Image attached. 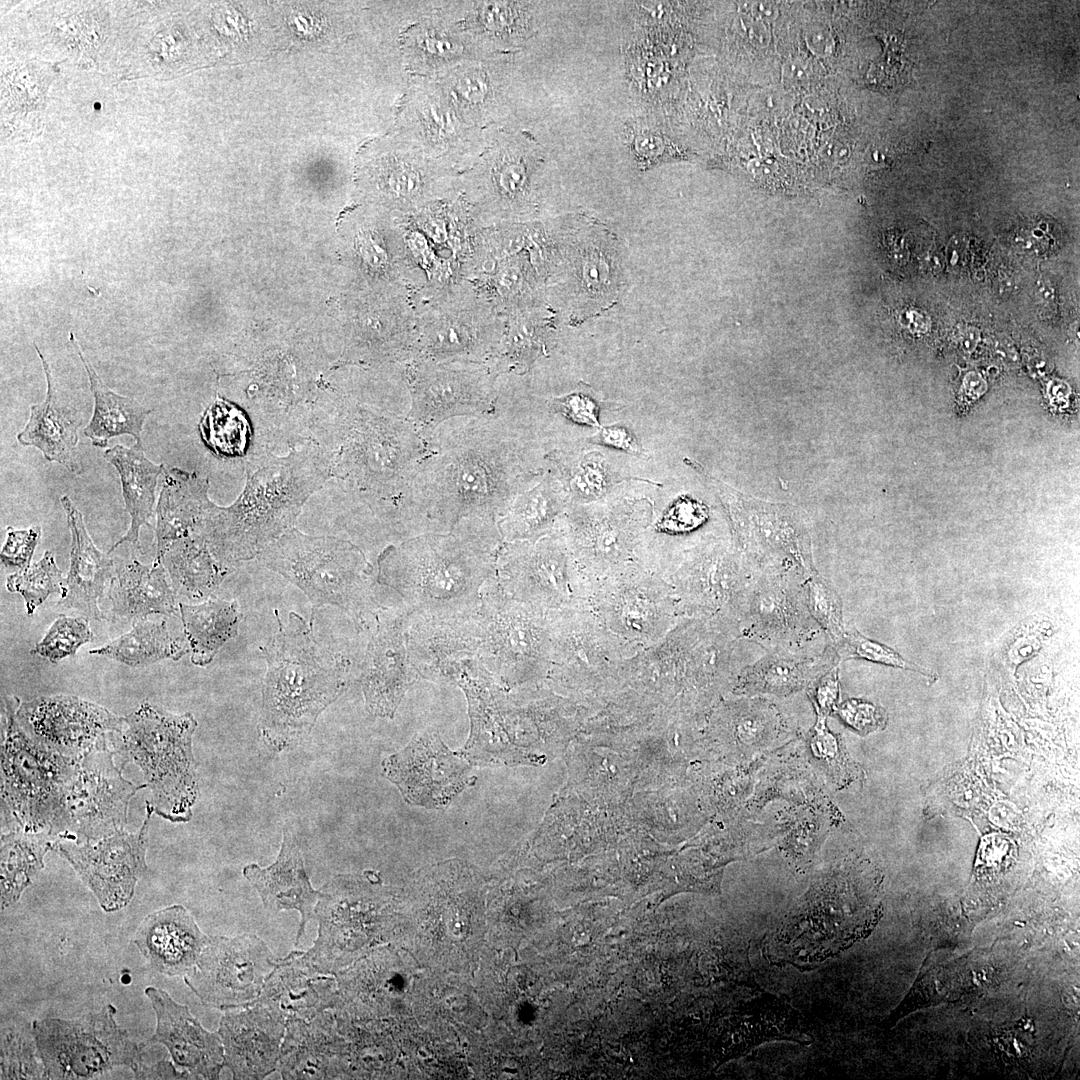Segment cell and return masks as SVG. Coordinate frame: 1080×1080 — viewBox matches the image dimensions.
<instances>
[{"instance_id": "obj_55", "label": "cell", "mask_w": 1080, "mask_h": 1080, "mask_svg": "<svg viewBox=\"0 0 1080 1080\" xmlns=\"http://www.w3.org/2000/svg\"><path fill=\"white\" fill-rule=\"evenodd\" d=\"M7 539L0 553L1 563L5 567H16L24 571L30 567L33 553L41 538V527L32 526L24 530L6 528Z\"/></svg>"}, {"instance_id": "obj_53", "label": "cell", "mask_w": 1080, "mask_h": 1080, "mask_svg": "<svg viewBox=\"0 0 1080 1080\" xmlns=\"http://www.w3.org/2000/svg\"><path fill=\"white\" fill-rule=\"evenodd\" d=\"M838 659L862 658L890 666L918 670L917 666L904 660L891 648L868 639L855 629H845L844 633L832 643Z\"/></svg>"}, {"instance_id": "obj_27", "label": "cell", "mask_w": 1080, "mask_h": 1080, "mask_svg": "<svg viewBox=\"0 0 1080 1080\" xmlns=\"http://www.w3.org/2000/svg\"><path fill=\"white\" fill-rule=\"evenodd\" d=\"M410 616L411 611L400 602L383 606L368 631L359 679L366 709L373 716L392 718L405 692L419 677L408 653Z\"/></svg>"}, {"instance_id": "obj_23", "label": "cell", "mask_w": 1080, "mask_h": 1080, "mask_svg": "<svg viewBox=\"0 0 1080 1080\" xmlns=\"http://www.w3.org/2000/svg\"><path fill=\"white\" fill-rule=\"evenodd\" d=\"M16 717L24 731L43 747L79 760L101 748L124 725L106 708L73 695L40 696L20 703Z\"/></svg>"}, {"instance_id": "obj_10", "label": "cell", "mask_w": 1080, "mask_h": 1080, "mask_svg": "<svg viewBox=\"0 0 1080 1080\" xmlns=\"http://www.w3.org/2000/svg\"><path fill=\"white\" fill-rule=\"evenodd\" d=\"M19 704L15 696L2 704V805L12 828L49 831L58 838L64 795L78 760L34 741L17 720Z\"/></svg>"}, {"instance_id": "obj_43", "label": "cell", "mask_w": 1080, "mask_h": 1080, "mask_svg": "<svg viewBox=\"0 0 1080 1080\" xmlns=\"http://www.w3.org/2000/svg\"><path fill=\"white\" fill-rule=\"evenodd\" d=\"M70 341L87 372L94 397L93 414L84 428V435L93 446L100 448L106 447L111 438L120 435H130L136 442H141L144 422L152 410L133 398L112 391L87 361L72 332Z\"/></svg>"}, {"instance_id": "obj_6", "label": "cell", "mask_w": 1080, "mask_h": 1080, "mask_svg": "<svg viewBox=\"0 0 1080 1080\" xmlns=\"http://www.w3.org/2000/svg\"><path fill=\"white\" fill-rule=\"evenodd\" d=\"M308 598L315 611L336 606L350 617L358 633H367L384 606L376 595V566L354 542L334 536L308 535L292 528L257 558Z\"/></svg>"}, {"instance_id": "obj_50", "label": "cell", "mask_w": 1080, "mask_h": 1080, "mask_svg": "<svg viewBox=\"0 0 1080 1080\" xmlns=\"http://www.w3.org/2000/svg\"><path fill=\"white\" fill-rule=\"evenodd\" d=\"M92 639L93 633L87 618L61 614L31 653L45 657L55 664L66 657L74 656L80 646Z\"/></svg>"}, {"instance_id": "obj_16", "label": "cell", "mask_w": 1080, "mask_h": 1080, "mask_svg": "<svg viewBox=\"0 0 1080 1080\" xmlns=\"http://www.w3.org/2000/svg\"><path fill=\"white\" fill-rule=\"evenodd\" d=\"M756 571L733 541L707 537L687 548L665 579L672 586L683 619H719L736 630L740 607Z\"/></svg>"}, {"instance_id": "obj_2", "label": "cell", "mask_w": 1080, "mask_h": 1080, "mask_svg": "<svg viewBox=\"0 0 1080 1080\" xmlns=\"http://www.w3.org/2000/svg\"><path fill=\"white\" fill-rule=\"evenodd\" d=\"M429 453L405 497L415 536L466 519L498 522L544 471L534 442L496 415L459 417L426 430Z\"/></svg>"}, {"instance_id": "obj_9", "label": "cell", "mask_w": 1080, "mask_h": 1080, "mask_svg": "<svg viewBox=\"0 0 1080 1080\" xmlns=\"http://www.w3.org/2000/svg\"><path fill=\"white\" fill-rule=\"evenodd\" d=\"M552 615L504 594L491 579L469 612L474 658L507 689L545 681Z\"/></svg>"}, {"instance_id": "obj_25", "label": "cell", "mask_w": 1080, "mask_h": 1080, "mask_svg": "<svg viewBox=\"0 0 1080 1080\" xmlns=\"http://www.w3.org/2000/svg\"><path fill=\"white\" fill-rule=\"evenodd\" d=\"M382 775L395 784L405 801L427 809H444L473 785L470 765L451 751L431 729L417 733L401 751L386 757Z\"/></svg>"}, {"instance_id": "obj_12", "label": "cell", "mask_w": 1080, "mask_h": 1080, "mask_svg": "<svg viewBox=\"0 0 1080 1080\" xmlns=\"http://www.w3.org/2000/svg\"><path fill=\"white\" fill-rule=\"evenodd\" d=\"M107 1004L78 1018H44L32 1022L48 1079H93L116 1067L134 1074L147 1062L145 1042L132 1041Z\"/></svg>"}, {"instance_id": "obj_38", "label": "cell", "mask_w": 1080, "mask_h": 1080, "mask_svg": "<svg viewBox=\"0 0 1080 1080\" xmlns=\"http://www.w3.org/2000/svg\"><path fill=\"white\" fill-rule=\"evenodd\" d=\"M163 563L144 565L133 559L116 566L108 588L111 615L120 621L147 619L148 615H176L179 604Z\"/></svg>"}, {"instance_id": "obj_62", "label": "cell", "mask_w": 1080, "mask_h": 1080, "mask_svg": "<svg viewBox=\"0 0 1080 1080\" xmlns=\"http://www.w3.org/2000/svg\"><path fill=\"white\" fill-rule=\"evenodd\" d=\"M1064 1000H1065V1003H1066L1067 1007L1073 1008V1009L1077 1008L1079 1006V990H1078V988L1077 987L1076 988L1072 987V988L1068 989L1066 991V993L1064 994Z\"/></svg>"}, {"instance_id": "obj_19", "label": "cell", "mask_w": 1080, "mask_h": 1080, "mask_svg": "<svg viewBox=\"0 0 1080 1080\" xmlns=\"http://www.w3.org/2000/svg\"><path fill=\"white\" fill-rule=\"evenodd\" d=\"M409 418L431 430L459 417L494 415L498 375L488 363L412 361L405 365Z\"/></svg>"}, {"instance_id": "obj_51", "label": "cell", "mask_w": 1080, "mask_h": 1080, "mask_svg": "<svg viewBox=\"0 0 1080 1080\" xmlns=\"http://www.w3.org/2000/svg\"><path fill=\"white\" fill-rule=\"evenodd\" d=\"M805 593L809 611L831 640L844 633L842 602L834 587L817 573L806 577Z\"/></svg>"}, {"instance_id": "obj_58", "label": "cell", "mask_w": 1080, "mask_h": 1080, "mask_svg": "<svg viewBox=\"0 0 1080 1080\" xmlns=\"http://www.w3.org/2000/svg\"><path fill=\"white\" fill-rule=\"evenodd\" d=\"M809 694L820 716H827L837 708L840 694L838 667L835 665L809 684Z\"/></svg>"}, {"instance_id": "obj_56", "label": "cell", "mask_w": 1080, "mask_h": 1080, "mask_svg": "<svg viewBox=\"0 0 1080 1080\" xmlns=\"http://www.w3.org/2000/svg\"><path fill=\"white\" fill-rule=\"evenodd\" d=\"M631 147L639 164L646 168L673 156V145L665 134L652 128H633Z\"/></svg>"}, {"instance_id": "obj_52", "label": "cell", "mask_w": 1080, "mask_h": 1080, "mask_svg": "<svg viewBox=\"0 0 1080 1080\" xmlns=\"http://www.w3.org/2000/svg\"><path fill=\"white\" fill-rule=\"evenodd\" d=\"M709 517L708 508L701 502L682 496L670 504L657 519H653L647 537H677L701 527Z\"/></svg>"}, {"instance_id": "obj_4", "label": "cell", "mask_w": 1080, "mask_h": 1080, "mask_svg": "<svg viewBox=\"0 0 1080 1080\" xmlns=\"http://www.w3.org/2000/svg\"><path fill=\"white\" fill-rule=\"evenodd\" d=\"M329 479L328 461L311 439L285 456L253 455L242 492L229 506L214 504L196 534L224 563L257 558L294 528L306 501Z\"/></svg>"}, {"instance_id": "obj_20", "label": "cell", "mask_w": 1080, "mask_h": 1080, "mask_svg": "<svg viewBox=\"0 0 1080 1080\" xmlns=\"http://www.w3.org/2000/svg\"><path fill=\"white\" fill-rule=\"evenodd\" d=\"M637 650L608 630L589 607L553 613L545 682L564 690L605 686Z\"/></svg>"}, {"instance_id": "obj_15", "label": "cell", "mask_w": 1080, "mask_h": 1080, "mask_svg": "<svg viewBox=\"0 0 1080 1080\" xmlns=\"http://www.w3.org/2000/svg\"><path fill=\"white\" fill-rule=\"evenodd\" d=\"M803 571L794 565L757 569L743 599L737 621L738 639L769 652L818 653L822 628L806 600Z\"/></svg>"}, {"instance_id": "obj_11", "label": "cell", "mask_w": 1080, "mask_h": 1080, "mask_svg": "<svg viewBox=\"0 0 1080 1080\" xmlns=\"http://www.w3.org/2000/svg\"><path fill=\"white\" fill-rule=\"evenodd\" d=\"M411 295L417 317L412 361L491 362L504 318L469 281Z\"/></svg>"}, {"instance_id": "obj_21", "label": "cell", "mask_w": 1080, "mask_h": 1080, "mask_svg": "<svg viewBox=\"0 0 1080 1080\" xmlns=\"http://www.w3.org/2000/svg\"><path fill=\"white\" fill-rule=\"evenodd\" d=\"M279 957L258 936L209 937L185 984L207 1006L226 1011L253 1004Z\"/></svg>"}, {"instance_id": "obj_49", "label": "cell", "mask_w": 1080, "mask_h": 1080, "mask_svg": "<svg viewBox=\"0 0 1080 1080\" xmlns=\"http://www.w3.org/2000/svg\"><path fill=\"white\" fill-rule=\"evenodd\" d=\"M65 578L57 567L54 555L45 551L42 558L24 571L10 574L6 579V588L13 593L22 595L27 615H33L36 608L42 604L49 595L65 594Z\"/></svg>"}, {"instance_id": "obj_57", "label": "cell", "mask_w": 1080, "mask_h": 1080, "mask_svg": "<svg viewBox=\"0 0 1080 1080\" xmlns=\"http://www.w3.org/2000/svg\"><path fill=\"white\" fill-rule=\"evenodd\" d=\"M839 717L862 734H868L885 726V712L867 702L849 699L836 708Z\"/></svg>"}, {"instance_id": "obj_29", "label": "cell", "mask_w": 1080, "mask_h": 1080, "mask_svg": "<svg viewBox=\"0 0 1080 1080\" xmlns=\"http://www.w3.org/2000/svg\"><path fill=\"white\" fill-rule=\"evenodd\" d=\"M285 1030L286 1021L262 1004L226 1010L217 1032L232 1078L260 1080L277 1071Z\"/></svg>"}, {"instance_id": "obj_8", "label": "cell", "mask_w": 1080, "mask_h": 1080, "mask_svg": "<svg viewBox=\"0 0 1080 1080\" xmlns=\"http://www.w3.org/2000/svg\"><path fill=\"white\" fill-rule=\"evenodd\" d=\"M546 225L548 304L554 311L566 308L571 322L607 310L623 285L615 236L585 217L572 216Z\"/></svg>"}, {"instance_id": "obj_47", "label": "cell", "mask_w": 1080, "mask_h": 1080, "mask_svg": "<svg viewBox=\"0 0 1080 1080\" xmlns=\"http://www.w3.org/2000/svg\"><path fill=\"white\" fill-rule=\"evenodd\" d=\"M188 652V643L171 636L165 620L155 622L148 619L133 622L129 632L89 651L90 654L108 657L130 667L145 666L163 659L176 661Z\"/></svg>"}, {"instance_id": "obj_28", "label": "cell", "mask_w": 1080, "mask_h": 1080, "mask_svg": "<svg viewBox=\"0 0 1080 1080\" xmlns=\"http://www.w3.org/2000/svg\"><path fill=\"white\" fill-rule=\"evenodd\" d=\"M144 993L156 1016L155 1032L145 1044L165 1046L170 1060L186 1079H219L225 1065L218 1032L205 1029L186 1005L165 990L148 986Z\"/></svg>"}, {"instance_id": "obj_39", "label": "cell", "mask_w": 1080, "mask_h": 1080, "mask_svg": "<svg viewBox=\"0 0 1080 1080\" xmlns=\"http://www.w3.org/2000/svg\"><path fill=\"white\" fill-rule=\"evenodd\" d=\"M837 661L833 648L809 654L772 651L737 670L731 682L737 694L788 695L809 685Z\"/></svg>"}, {"instance_id": "obj_14", "label": "cell", "mask_w": 1080, "mask_h": 1080, "mask_svg": "<svg viewBox=\"0 0 1080 1080\" xmlns=\"http://www.w3.org/2000/svg\"><path fill=\"white\" fill-rule=\"evenodd\" d=\"M493 582L504 594L549 613L589 607L593 586L559 525L533 541L502 542Z\"/></svg>"}, {"instance_id": "obj_45", "label": "cell", "mask_w": 1080, "mask_h": 1080, "mask_svg": "<svg viewBox=\"0 0 1080 1080\" xmlns=\"http://www.w3.org/2000/svg\"><path fill=\"white\" fill-rule=\"evenodd\" d=\"M544 468L562 484L569 504L603 501L623 480L599 452L575 454L554 448L544 455Z\"/></svg>"}, {"instance_id": "obj_64", "label": "cell", "mask_w": 1080, "mask_h": 1080, "mask_svg": "<svg viewBox=\"0 0 1080 1080\" xmlns=\"http://www.w3.org/2000/svg\"><path fill=\"white\" fill-rule=\"evenodd\" d=\"M976 333L977 332H973V330L965 333V336L963 337V346L965 349L972 350V348L976 345L978 339V337L974 338V335H976Z\"/></svg>"}, {"instance_id": "obj_44", "label": "cell", "mask_w": 1080, "mask_h": 1080, "mask_svg": "<svg viewBox=\"0 0 1080 1080\" xmlns=\"http://www.w3.org/2000/svg\"><path fill=\"white\" fill-rule=\"evenodd\" d=\"M179 611L195 666L210 664L219 649L238 635L242 613L236 600L209 598L198 604L179 603Z\"/></svg>"}, {"instance_id": "obj_1", "label": "cell", "mask_w": 1080, "mask_h": 1080, "mask_svg": "<svg viewBox=\"0 0 1080 1080\" xmlns=\"http://www.w3.org/2000/svg\"><path fill=\"white\" fill-rule=\"evenodd\" d=\"M409 410L407 382L380 401L328 397L317 401L308 431L328 461L330 479L388 545L414 537L405 497L429 453L426 430Z\"/></svg>"}, {"instance_id": "obj_17", "label": "cell", "mask_w": 1080, "mask_h": 1080, "mask_svg": "<svg viewBox=\"0 0 1080 1080\" xmlns=\"http://www.w3.org/2000/svg\"><path fill=\"white\" fill-rule=\"evenodd\" d=\"M589 608L637 651L660 642L683 620L671 584L641 565L594 583Z\"/></svg>"}, {"instance_id": "obj_5", "label": "cell", "mask_w": 1080, "mask_h": 1080, "mask_svg": "<svg viewBox=\"0 0 1080 1080\" xmlns=\"http://www.w3.org/2000/svg\"><path fill=\"white\" fill-rule=\"evenodd\" d=\"M274 614L277 631L260 647L267 670L257 730L269 749L281 752L299 744L319 715L344 693L354 663L317 641L313 621L290 612L283 623L277 609Z\"/></svg>"}, {"instance_id": "obj_7", "label": "cell", "mask_w": 1080, "mask_h": 1080, "mask_svg": "<svg viewBox=\"0 0 1080 1080\" xmlns=\"http://www.w3.org/2000/svg\"><path fill=\"white\" fill-rule=\"evenodd\" d=\"M197 721L144 701L124 717L112 739L114 752L136 764L152 793L154 812L173 823L187 822L199 796L192 737Z\"/></svg>"}, {"instance_id": "obj_63", "label": "cell", "mask_w": 1080, "mask_h": 1080, "mask_svg": "<svg viewBox=\"0 0 1080 1080\" xmlns=\"http://www.w3.org/2000/svg\"><path fill=\"white\" fill-rule=\"evenodd\" d=\"M995 350H996V353L999 354L1002 358L1008 359V360L1013 359L1014 352L1008 346H1006L1005 342L998 341L996 343Z\"/></svg>"}, {"instance_id": "obj_3", "label": "cell", "mask_w": 1080, "mask_h": 1080, "mask_svg": "<svg viewBox=\"0 0 1080 1080\" xmlns=\"http://www.w3.org/2000/svg\"><path fill=\"white\" fill-rule=\"evenodd\" d=\"M503 540L497 523L460 521L386 546L376 557V581L413 614L452 616L473 610L494 577Z\"/></svg>"}, {"instance_id": "obj_36", "label": "cell", "mask_w": 1080, "mask_h": 1080, "mask_svg": "<svg viewBox=\"0 0 1080 1080\" xmlns=\"http://www.w3.org/2000/svg\"><path fill=\"white\" fill-rule=\"evenodd\" d=\"M215 503L209 498V481L196 472L165 467L156 505V554L162 563L177 540L198 533Z\"/></svg>"}, {"instance_id": "obj_22", "label": "cell", "mask_w": 1080, "mask_h": 1080, "mask_svg": "<svg viewBox=\"0 0 1080 1080\" xmlns=\"http://www.w3.org/2000/svg\"><path fill=\"white\" fill-rule=\"evenodd\" d=\"M153 812L151 802H146L145 819L133 833L121 830L94 842L57 840L53 845V850L68 861L105 912L126 907L147 870V836Z\"/></svg>"}, {"instance_id": "obj_30", "label": "cell", "mask_w": 1080, "mask_h": 1080, "mask_svg": "<svg viewBox=\"0 0 1080 1080\" xmlns=\"http://www.w3.org/2000/svg\"><path fill=\"white\" fill-rule=\"evenodd\" d=\"M277 1071L282 1079H336L347 1075L345 1038L332 1009L286 1021Z\"/></svg>"}, {"instance_id": "obj_59", "label": "cell", "mask_w": 1080, "mask_h": 1080, "mask_svg": "<svg viewBox=\"0 0 1080 1080\" xmlns=\"http://www.w3.org/2000/svg\"><path fill=\"white\" fill-rule=\"evenodd\" d=\"M594 444L612 447L625 453L642 457L645 450L638 438L627 427L615 424L602 427L596 434L589 438Z\"/></svg>"}, {"instance_id": "obj_35", "label": "cell", "mask_w": 1080, "mask_h": 1080, "mask_svg": "<svg viewBox=\"0 0 1080 1080\" xmlns=\"http://www.w3.org/2000/svg\"><path fill=\"white\" fill-rule=\"evenodd\" d=\"M34 346L47 381L46 397L42 403L30 406L29 419L18 433L17 440L23 446L36 447L47 461L57 462L79 475L83 472L77 448L82 416L59 399L49 364L39 348Z\"/></svg>"}, {"instance_id": "obj_41", "label": "cell", "mask_w": 1080, "mask_h": 1080, "mask_svg": "<svg viewBox=\"0 0 1080 1080\" xmlns=\"http://www.w3.org/2000/svg\"><path fill=\"white\" fill-rule=\"evenodd\" d=\"M103 456L119 474L125 511L130 516L128 530L113 544L110 553L127 542L138 545L141 527H151L155 490L165 466L155 464L146 457L142 442H135L131 447L117 444L106 449Z\"/></svg>"}, {"instance_id": "obj_34", "label": "cell", "mask_w": 1080, "mask_h": 1080, "mask_svg": "<svg viewBox=\"0 0 1080 1080\" xmlns=\"http://www.w3.org/2000/svg\"><path fill=\"white\" fill-rule=\"evenodd\" d=\"M60 503L70 529L71 546L70 567L64 582L65 594L59 599L58 605L75 610L87 619L102 620L104 615L98 601L115 577L116 563L95 546L82 513L69 496H62Z\"/></svg>"}, {"instance_id": "obj_60", "label": "cell", "mask_w": 1080, "mask_h": 1080, "mask_svg": "<svg viewBox=\"0 0 1080 1080\" xmlns=\"http://www.w3.org/2000/svg\"><path fill=\"white\" fill-rule=\"evenodd\" d=\"M1014 845L1002 835H990L984 838L979 849V861L990 870H999L1011 860Z\"/></svg>"}, {"instance_id": "obj_61", "label": "cell", "mask_w": 1080, "mask_h": 1080, "mask_svg": "<svg viewBox=\"0 0 1080 1080\" xmlns=\"http://www.w3.org/2000/svg\"><path fill=\"white\" fill-rule=\"evenodd\" d=\"M134 1075L137 1079H186L168 1059L147 1062Z\"/></svg>"}, {"instance_id": "obj_33", "label": "cell", "mask_w": 1080, "mask_h": 1080, "mask_svg": "<svg viewBox=\"0 0 1080 1080\" xmlns=\"http://www.w3.org/2000/svg\"><path fill=\"white\" fill-rule=\"evenodd\" d=\"M208 939L190 912L176 904L148 914L134 943L154 970L175 977L196 967Z\"/></svg>"}, {"instance_id": "obj_24", "label": "cell", "mask_w": 1080, "mask_h": 1080, "mask_svg": "<svg viewBox=\"0 0 1080 1080\" xmlns=\"http://www.w3.org/2000/svg\"><path fill=\"white\" fill-rule=\"evenodd\" d=\"M503 156L471 177L464 190L467 207L481 227L521 223L539 205L540 159L535 147L515 139Z\"/></svg>"}, {"instance_id": "obj_46", "label": "cell", "mask_w": 1080, "mask_h": 1080, "mask_svg": "<svg viewBox=\"0 0 1080 1080\" xmlns=\"http://www.w3.org/2000/svg\"><path fill=\"white\" fill-rule=\"evenodd\" d=\"M58 838L49 831L12 828L1 835V909L19 900L44 867V856Z\"/></svg>"}, {"instance_id": "obj_37", "label": "cell", "mask_w": 1080, "mask_h": 1080, "mask_svg": "<svg viewBox=\"0 0 1080 1080\" xmlns=\"http://www.w3.org/2000/svg\"><path fill=\"white\" fill-rule=\"evenodd\" d=\"M504 318V331L489 365L498 376L523 375L557 346L556 312L549 304L513 312Z\"/></svg>"}, {"instance_id": "obj_18", "label": "cell", "mask_w": 1080, "mask_h": 1080, "mask_svg": "<svg viewBox=\"0 0 1080 1080\" xmlns=\"http://www.w3.org/2000/svg\"><path fill=\"white\" fill-rule=\"evenodd\" d=\"M114 754L101 748L77 761L64 795L58 840L94 842L125 830L129 802L147 786L126 780L113 762Z\"/></svg>"}, {"instance_id": "obj_42", "label": "cell", "mask_w": 1080, "mask_h": 1080, "mask_svg": "<svg viewBox=\"0 0 1080 1080\" xmlns=\"http://www.w3.org/2000/svg\"><path fill=\"white\" fill-rule=\"evenodd\" d=\"M162 563L176 594L191 601L207 600L237 565L217 559L206 541L192 534L175 541Z\"/></svg>"}, {"instance_id": "obj_13", "label": "cell", "mask_w": 1080, "mask_h": 1080, "mask_svg": "<svg viewBox=\"0 0 1080 1080\" xmlns=\"http://www.w3.org/2000/svg\"><path fill=\"white\" fill-rule=\"evenodd\" d=\"M654 515L652 502L645 498L568 504L559 528L593 585L631 566H643V547Z\"/></svg>"}, {"instance_id": "obj_54", "label": "cell", "mask_w": 1080, "mask_h": 1080, "mask_svg": "<svg viewBox=\"0 0 1080 1080\" xmlns=\"http://www.w3.org/2000/svg\"><path fill=\"white\" fill-rule=\"evenodd\" d=\"M539 400L543 411L545 410L550 416H560L576 424L599 426V405L592 397L582 391L552 395Z\"/></svg>"}, {"instance_id": "obj_48", "label": "cell", "mask_w": 1080, "mask_h": 1080, "mask_svg": "<svg viewBox=\"0 0 1080 1080\" xmlns=\"http://www.w3.org/2000/svg\"><path fill=\"white\" fill-rule=\"evenodd\" d=\"M1 1069L4 1079H48L40 1058L33 1025L24 1019L1 1024Z\"/></svg>"}, {"instance_id": "obj_31", "label": "cell", "mask_w": 1080, "mask_h": 1080, "mask_svg": "<svg viewBox=\"0 0 1080 1080\" xmlns=\"http://www.w3.org/2000/svg\"><path fill=\"white\" fill-rule=\"evenodd\" d=\"M337 997L335 975L322 973L304 951L293 950L278 959L254 1003L268 1007L288 1021L310 1019L333 1009Z\"/></svg>"}, {"instance_id": "obj_40", "label": "cell", "mask_w": 1080, "mask_h": 1080, "mask_svg": "<svg viewBox=\"0 0 1080 1080\" xmlns=\"http://www.w3.org/2000/svg\"><path fill=\"white\" fill-rule=\"evenodd\" d=\"M569 504L559 480L544 468L519 492L497 522L503 542L533 541L557 528Z\"/></svg>"}, {"instance_id": "obj_26", "label": "cell", "mask_w": 1080, "mask_h": 1080, "mask_svg": "<svg viewBox=\"0 0 1080 1080\" xmlns=\"http://www.w3.org/2000/svg\"><path fill=\"white\" fill-rule=\"evenodd\" d=\"M724 502L732 530V541L757 569L773 565H794L806 577L817 573L812 558L809 529L805 520L792 511L738 504L719 482L710 480Z\"/></svg>"}, {"instance_id": "obj_32", "label": "cell", "mask_w": 1080, "mask_h": 1080, "mask_svg": "<svg viewBox=\"0 0 1080 1080\" xmlns=\"http://www.w3.org/2000/svg\"><path fill=\"white\" fill-rule=\"evenodd\" d=\"M243 876L255 888L269 912L276 914L296 910L299 913L300 923L294 943L298 946L307 923L315 919L321 891L314 889L310 882L296 837L284 828L275 862L267 867L248 864L243 868Z\"/></svg>"}]
</instances>
